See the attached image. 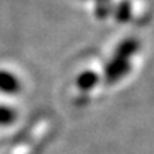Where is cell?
I'll return each instance as SVG.
<instances>
[{
  "label": "cell",
  "instance_id": "2",
  "mask_svg": "<svg viewBox=\"0 0 154 154\" xmlns=\"http://www.w3.org/2000/svg\"><path fill=\"white\" fill-rule=\"evenodd\" d=\"M20 88H21V82L17 78V75H14L9 70L0 69V91L8 94H15L20 91Z\"/></svg>",
  "mask_w": 154,
  "mask_h": 154
},
{
  "label": "cell",
  "instance_id": "7",
  "mask_svg": "<svg viewBox=\"0 0 154 154\" xmlns=\"http://www.w3.org/2000/svg\"><path fill=\"white\" fill-rule=\"evenodd\" d=\"M114 12V6L111 3V0H105V2H97L96 5V9H94V14L97 18H108L111 14Z\"/></svg>",
  "mask_w": 154,
  "mask_h": 154
},
{
  "label": "cell",
  "instance_id": "4",
  "mask_svg": "<svg viewBox=\"0 0 154 154\" xmlns=\"http://www.w3.org/2000/svg\"><path fill=\"white\" fill-rule=\"evenodd\" d=\"M97 82H99V75L93 70H84L76 78V85L84 91H88V90L94 88L97 85Z\"/></svg>",
  "mask_w": 154,
  "mask_h": 154
},
{
  "label": "cell",
  "instance_id": "8",
  "mask_svg": "<svg viewBox=\"0 0 154 154\" xmlns=\"http://www.w3.org/2000/svg\"><path fill=\"white\" fill-rule=\"evenodd\" d=\"M97 2H105V0H97Z\"/></svg>",
  "mask_w": 154,
  "mask_h": 154
},
{
  "label": "cell",
  "instance_id": "5",
  "mask_svg": "<svg viewBox=\"0 0 154 154\" xmlns=\"http://www.w3.org/2000/svg\"><path fill=\"white\" fill-rule=\"evenodd\" d=\"M114 15L117 18V21L120 23H126L132 18V5L127 0L120 2L115 8H114Z\"/></svg>",
  "mask_w": 154,
  "mask_h": 154
},
{
  "label": "cell",
  "instance_id": "6",
  "mask_svg": "<svg viewBox=\"0 0 154 154\" xmlns=\"http://www.w3.org/2000/svg\"><path fill=\"white\" fill-rule=\"evenodd\" d=\"M17 120V111L11 106L0 105V126H9Z\"/></svg>",
  "mask_w": 154,
  "mask_h": 154
},
{
  "label": "cell",
  "instance_id": "3",
  "mask_svg": "<svg viewBox=\"0 0 154 154\" xmlns=\"http://www.w3.org/2000/svg\"><path fill=\"white\" fill-rule=\"evenodd\" d=\"M138 50H139V41L136 38H127V39H124V41H121L118 44V47L114 51V55L126 58V60H130L132 55L136 54Z\"/></svg>",
  "mask_w": 154,
  "mask_h": 154
},
{
  "label": "cell",
  "instance_id": "1",
  "mask_svg": "<svg viewBox=\"0 0 154 154\" xmlns=\"http://www.w3.org/2000/svg\"><path fill=\"white\" fill-rule=\"evenodd\" d=\"M129 70H130V60H126V58L112 55V58L105 66L103 76H105L106 82L114 84V82L120 81Z\"/></svg>",
  "mask_w": 154,
  "mask_h": 154
}]
</instances>
